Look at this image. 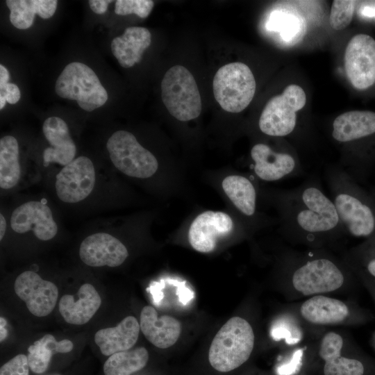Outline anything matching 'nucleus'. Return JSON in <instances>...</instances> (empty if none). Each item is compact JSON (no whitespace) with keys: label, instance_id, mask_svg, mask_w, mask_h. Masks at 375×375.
<instances>
[{"label":"nucleus","instance_id":"nucleus-6","mask_svg":"<svg viewBox=\"0 0 375 375\" xmlns=\"http://www.w3.org/2000/svg\"><path fill=\"white\" fill-rule=\"evenodd\" d=\"M306 102L305 92L300 86H287L281 94L272 97L265 106L259 119L260 131L270 136L290 134L296 125V112Z\"/></svg>","mask_w":375,"mask_h":375},{"label":"nucleus","instance_id":"nucleus-2","mask_svg":"<svg viewBox=\"0 0 375 375\" xmlns=\"http://www.w3.org/2000/svg\"><path fill=\"white\" fill-rule=\"evenodd\" d=\"M55 92L62 99L76 101L87 112L101 107L108 99L94 70L80 62H70L64 67L56 81Z\"/></svg>","mask_w":375,"mask_h":375},{"label":"nucleus","instance_id":"nucleus-22","mask_svg":"<svg viewBox=\"0 0 375 375\" xmlns=\"http://www.w3.org/2000/svg\"><path fill=\"white\" fill-rule=\"evenodd\" d=\"M251 156L255 162L254 172L263 181H277L290 174L294 169L295 161L288 153L274 151L265 144L254 145Z\"/></svg>","mask_w":375,"mask_h":375},{"label":"nucleus","instance_id":"nucleus-7","mask_svg":"<svg viewBox=\"0 0 375 375\" xmlns=\"http://www.w3.org/2000/svg\"><path fill=\"white\" fill-rule=\"evenodd\" d=\"M344 67L355 88L365 90L372 86L375 83V40L366 34L354 35L345 49Z\"/></svg>","mask_w":375,"mask_h":375},{"label":"nucleus","instance_id":"nucleus-47","mask_svg":"<svg viewBox=\"0 0 375 375\" xmlns=\"http://www.w3.org/2000/svg\"><path fill=\"white\" fill-rule=\"evenodd\" d=\"M374 344H375V335H374Z\"/></svg>","mask_w":375,"mask_h":375},{"label":"nucleus","instance_id":"nucleus-37","mask_svg":"<svg viewBox=\"0 0 375 375\" xmlns=\"http://www.w3.org/2000/svg\"><path fill=\"white\" fill-rule=\"evenodd\" d=\"M0 95L4 96L8 103L15 104L20 99L21 92L16 84L8 83L3 89L0 90Z\"/></svg>","mask_w":375,"mask_h":375},{"label":"nucleus","instance_id":"nucleus-46","mask_svg":"<svg viewBox=\"0 0 375 375\" xmlns=\"http://www.w3.org/2000/svg\"><path fill=\"white\" fill-rule=\"evenodd\" d=\"M372 288H374V292L375 293V285H374V287H372Z\"/></svg>","mask_w":375,"mask_h":375},{"label":"nucleus","instance_id":"nucleus-15","mask_svg":"<svg viewBox=\"0 0 375 375\" xmlns=\"http://www.w3.org/2000/svg\"><path fill=\"white\" fill-rule=\"evenodd\" d=\"M334 204L340 219L355 237H367L375 230V217L372 209L356 197L347 192L338 194Z\"/></svg>","mask_w":375,"mask_h":375},{"label":"nucleus","instance_id":"nucleus-42","mask_svg":"<svg viewBox=\"0 0 375 375\" xmlns=\"http://www.w3.org/2000/svg\"><path fill=\"white\" fill-rule=\"evenodd\" d=\"M0 329H1V333H0V341L3 342L8 335V331L6 328V325L7 324L6 320L3 317H0Z\"/></svg>","mask_w":375,"mask_h":375},{"label":"nucleus","instance_id":"nucleus-4","mask_svg":"<svg viewBox=\"0 0 375 375\" xmlns=\"http://www.w3.org/2000/svg\"><path fill=\"white\" fill-rule=\"evenodd\" d=\"M215 99L224 110L238 113L252 101L256 81L250 68L242 62L223 65L215 73L212 82Z\"/></svg>","mask_w":375,"mask_h":375},{"label":"nucleus","instance_id":"nucleus-44","mask_svg":"<svg viewBox=\"0 0 375 375\" xmlns=\"http://www.w3.org/2000/svg\"><path fill=\"white\" fill-rule=\"evenodd\" d=\"M7 101L4 96L0 95V110H2L6 106Z\"/></svg>","mask_w":375,"mask_h":375},{"label":"nucleus","instance_id":"nucleus-39","mask_svg":"<svg viewBox=\"0 0 375 375\" xmlns=\"http://www.w3.org/2000/svg\"><path fill=\"white\" fill-rule=\"evenodd\" d=\"M359 13L365 17L375 18V1L362 2Z\"/></svg>","mask_w":375,"mask_h":375},{"label":"nucleus","instance_id":"nucleus-31","mask_svg":"<svg viewBox=\"0 0 375 375\" xmlns=\"http://www.w3.org/2000/svg\"><path fill=\"white\" fill-rule=\"evenodd\" d=\"M27 356L31 370L35 374L45 372L49 365L53 352L38 340L29 346Z\"/></svg>","mask_w":375,"mask_h":375},{"label":"nucleus","instance_id":"nucleus-1","mask_svg":"<svg viewBox=\"0 0 375 375\" xmlns=\"http://www.w3.org/2000/svg\"><path fill=\"white\" fill-rule=\"evenodd\" d=\"M254 333L250 324L240 317L229 319L213 338L208 351L211 366L218 372L232 371L250 357Z\"/></svg>","mask_w":375,"mask_h":375},{"label":"nucleus","instance_id":"nucleus-29","mask_svg":"<svg viewBox=\"0 0 375 375\" xmlns=\"http://www.w3.org/2000/svg\"><path fill=\"white\" fill-rule=\"evenodd\" d=\"M267 28L279 31L283 40L290 44L297 42L304 30L302 19L292 13L281 11H275L270 15Z\"/></svg>","mask_w":375,"mask_h":375},{"label":"nucleus","instance_id":"nucleus-36","mask_svg":"<svg viewBox=\"0 0 375 375\" xmlns=\"http://www.w3.org/2000/svg\"><path fill=\"white\" fill-rule=\"evenodd\" d=\"M303 349L296 350L289 362L277 367L278 375H294L301 369L302 365Z\"/></svg>","mask_w":375,"mask_h":375},{"label":"nucleus","instance_id":"nucleus-20","mask_svg":"<svg viewBox=\"0 0 375 375\" xmlns=\"http://www.w3.org/2000/svg\"><path fill=\"white\" fill-rule=\"evenodd\" d=\"M151 42L150 31L141 26L126 28L123 34L111 42V51L119 64L129 68L140 62L142 56Z\"/></svg>","mask_w":375,"mask_h":375},{"label":"nucleus","instance_id":"nucleus-16","mask_svg":"<svg viewBox=\"0 0 375 375\" xmlns=\"http://www.w3.org/2000/svg\"><path fill=\"white\" fill-rule=\"evenodd\" d=\"M42 132L51 147L43 151V164L48 166L50 162L66 165L76 156V147L72 140L67 123L60 117H50L42 125Z\"/></svg>","mask_w":375,"mask_h":375},{"label":"nucleus","instance_id":"nucleus-23","mask_svg":"<svg viewBox=\"0 0 375 375\" xmlns=\"http://www.w3.org/2000/svg\"><path fill=\"white\" fill-rule=\"evenodd\" d=\"M375 133V112L353 110L340 115L333 124V138L342 142H350Z\"/></svg>","mask_w":375,"mask_h":375},{"label":"nucleus","instance_id":"nucleus-40","mask_svg":"<svg viewBox=\"0 0 375 375\" xmlns=\"http://www.w3.org/2000/svg\"><path fill=\"white\" fill-rule=\"evenodd\" d=\"M8 70L2 64L0 65V90L3 89L9 82Z\"/></svg>","mask_w":375,"mask_h":375},{"label":"nucleus","instance_id":"nucleus-5","mask_svg":"<svg viewBox=\"0 0 375 375\" xmlns=\"http://www.w3.org/2000/svg\"><path fill=\"white\" fill-rule=\"evenodd\" d=\"M106 147L115 167L127 176L146 178L158 169L156 157L127 131H115L108 138Z\"/></svg>","mask_w":375,"mask_h":375},{"label":"nucleus","instance_id":"nucleus-28","mask_svg":"<svg viewBox=\"0 0 375 375\" xmlns=\"http://www.w3.org/2000/svg\"><path fill=\"white\" fill-rule=\"evenodd\" d=\"M149 360V353L142 347L115 353L103 365L104 375H131L143 369Z\"/></svg>","mask_w":375,"mask_h":375},{"label":"nucleus","instance_id":"nucleus-17","mask_svg":"<svg viewBox=\"0 0 375 375\" xmlns=\"http://www.w3.org/2000/svg\"><path fill=\"white\" fill-rule=\"evenodd\" d=\"M342 347L339 334L329 332L323 337L319 353L325 361L324 375H366L367 367L362 360L341 356Z\"/></svg>","mask_w":375,"mask_h":375},{"label":"nucleus","instance_id":"nucleus-41","mask_svg":"<svg viewBox=\"0 0 375 375\" xmlns=\"http://www.w3.org/2000/svg\"><path fill=\"white\" fill-rule=\"evenodd\" d=\"M366 269L369 274L375 279V257L371 258L366 263Z\"/></svg>","mask_w":375,"mask_h":375},{"label":"nucleus","instance_id":"nucleus-8","mask_svg":"<svg viewBox=\"0 0 375 375\" xmlns=\"http://www.w3.org/2000/svg\"><path fill=\"white\" fill-rule=\"evenodd\" d=\"M95 179V170L91 160L86 156H79L64 166L57 174L56 194L63 202H79L92 192Z\"/></svg>","mask_w":375,"mask_h":375},{"label":"nucleus","instance_id":"nucleus-34","mask_svg":"<svg viewBox=\"0 0 375 375\" xmlns=\"http://www.w3.org/2000/svg\"><path fill=\"white\" fill-rule=\"evenodd\" d=\"M28 358L18 354L4 363L0 369V375H29Z\"/></svg>","mask_w":375,"mask_h":375},{"label":"nucleus","instance_id":"nucleus-3","mask_svg":"<svg viewBox=\"0 0 375 375\" xmlns=\"http://www.w3.org/2000/svg\"><path fill=\"white\" fill-rule=\"evenodd\" d=\"M161 97L170 115L179 121H190L201 114L202 103L197 84L183 66L174 65L165 74Z\"/></svg>","mask_w":375,"mask_h":375},{"label":"nucleus","instance_id":"nucleus-32","mask_svg":"<svg viewBox=\"0 0 375 375\" xmlns=\"http://www.w3.org/2000/svg\"><path fill=\"white\" fill-rule=\"evenodd\" d=\"M154 3L151 0H117L115 2V12L118 15L135 14L146 18L151 13Z\"/></svg>","mask_w":375,"mask_h":375},{"label":"nucleus","instance_id":"nucleus-10","mask_svg":"<svg viewBox=\"0 0 375 375\" xmlns=\"http://www.w3.org/2000/svg\"><path fill=\"white\" fill-rule=\"evenodd\" d=\"M304 206L297 215V222L304 231L321 233L334 228L340 219L333 202L318 188L310 187L302 193Z\"/></svg>","mask_w":375,"mask_h":375},{"label":"nucleus","instance_id":"nucleus-14","mask_svg":"<svg viewBox=\"0 0 375 375\" xmlns=\"http://www.w3.org/2000/svg\"><path fill=\"white\" fill-rule=\"evenodd\" d=\"M79 256L87 265L115 267L125 261L128 252L117 238L106 233H97L83 240Z\"/></svg>","mask_w":375,"mask_h":375},{"label":"nucleus","instance_id":"nucleus-43","mask_svg":"<svg viewBox=\"0 0 375 375\" xmlns=\"http://www.w3.org/2000/svg\"><path fill=\"white\" fill-rule=\"evenodd\" d=\"M6 230V221L2 214L0 215V240H1Z\"/></svg>","mask_w":375,"mask_h":375},{"label":"nucleus","instance_id":"nucleus-24","mask_svg":"<svg viewBox=\"0 0 375 375\" xmlns=\"http://www.w3.org/2000/svg\"><path fill=\"white\" fill-rule=\"evenodd\" d=\"M300 312L312 324H331L345 320L349 315V309L338 299L316 295L302 303Z\"/></svg>","mask_w":375,"mask_h":375},{"label":"nucleus","instance_id":"nucleus-33","mask_svg":"<svg viewBox=\"0 0 375 375\" xmlns=\"http://www.w3.org/2000/svg\"><path fill=\"white\" fill-rule=\"evenodd\" d=\"M271 335L275 340L284 339L288 344H297L301 339L300 328L288 318L278 321L272 327Z\"/></svg>","mask_w":375,"mask_h":375},{"label":"nucleus","instance_id":"nucleus-26","mask_svg":"<svg viewBox=\"0 0 375 375\" xmlns=\"http://www.w3.org/2000/svg\"><path fill=\"white\" fill-rule=\"evenodd\" d=\"M225 194L243 214L251 216L256 210V194L251 182L247 178L232 175L226 177L222 183Z\"/></svg>","mask_w":375,"mask_h":375},{"label":"nucleus","instance_id":"nucleus-38","mask_svg":"<svg viewBox=\"0 0 375 375\" xmlns=\"http://www.w3.org/2000/svg\"><path fill=\"white\" fill-rule=\"evenodd\" d=\"M113 1L90 0L88 1L91 10L96 14L102 15L108 10V5Z\"/></svg>","mask_w":375,"mask_h":375},{"label":"nucleus","instance_id":"nucleus-25","mask_svg":"<svg viewBox=\"0 0 375 375\" xmlns=\"http://www.w3.org/2000/svg\"><path fill=\"white\" fill-rule=\"evenodd\" d=\"M10 10L9 19L14 27L25 30L30 28L35 15L47 19L51 17L57 8L56 0H7Z\"/></svg>","mask_w":375,"mask_h":375},{"label":"nucleus","instance_id":"nucleus-30","mask_svg":"<svg viewBox=\"0 0 375 375\" xmlns=\"http://www.w3.org/2000/svg\"><path fill=\"white\" fill-rule=\"evenodd\" d=\"M355 4V1L335 0L333 1L329 22L333 29L340 31L349 25L353 16Z\"/></svg>","mask_w":375,"mask_h":375},{"label":"nucleus","instance_id":"nucleus-9","mask_svg":"<svg viewBox=\"0 0 375 375\" xmlns=\"http://www.w3.org/2000/svg\"><path fill=\"white\" fill-rule=\"evenodd\" d=\"M343 283L344 276L340 269L324 258L307 262L292 276L294 288L306 296L336 290Z\"/></svg>","mask_w":375,"mask_h":375},{"label":"nucleus","instance_id":"nucleus-11","mask_svg":"<svg viewBox=\"0 0 375 375\" xmlns=\"http://www.w3.org/2000/svg\"><path fill=\"white\" fill-rule=\"evenodd\" d=\"M15 292L23 300L28 310L35 316L49 315L56 304L58 290L56 285L42 279L33 271H25L16 278Z\"/></svg>","mask_w":375,"mask_h":375},{"label":"nucleus","instance_id":"nucleus-21","mask_svg":"<svg viewBox=\"0 0 375 375\" xmlns=\"http://www.w3.org/2000/svg\"><path fill=\"white\" fill-rule=\"evenodd\" d=\"M140 329L136 318L128 316L115 327L98 331L95 333L94 341L101 353L110 356L131 349L138 340Z\"/></svg>","mask_w":375,"mask_h":375},{"label":"nucleus","instance_id":"nucleus-35","mask_svg":"<svg viewBox=\"0 0 375 375\" xmlns=\"http://www.w3.org/2000/svg\"><path fill=\"white\" fill-rule=\"evenodd\" d=\"M40 340L53 354L69 353L74 347L72 341L65 339L58 342L51 334H46Z\"/></svg>","mask_w":375,"mask_h":375},{"label":"nucleus","instance_id":"nucleus-13","mask_svg":"<svg viewBox=\"0 0 375 375\" xmlns=\"http://www.w3.org/2000/svg\"><path fill=\"white\" fill-rule=\"evenodd\" d=\"M10 226L18 233L32 230L36 238L44 241L52 239L58 232V226L49 207L36 201L24 203L15 209Z\"/></svg>","mask_w":375,"mask_h":375},{"label":"nucleus","instance_id":"nucleus-19","mask_svg":"<svg viewBox=\"0 0 375 375\" xmlns=\"http://www.w3.org/2000/svg\"><path fill=\"white\" fill-rule=\"evenodd\" d=\"M78 299L73 295L65 294L59 301V312L69 324L81 325L88 322L101 304V299L93 285H82Z\"/></svg>","mask_w":375,"mask_h":375},{"label":"nucleus","instance_id":"nucleus-18","mask_svg":"<svg viewBox=\"0 0 375 375\" xmlns=\"http://www.w3.org/2000/svg\"><path fill=\"white\" fill-rule=\"evenodd\" d=\"M140 326L145 338L160 349L174 345L181 333L179 321L168 315L158 317L156 310L151 306L142 309Z\"/></svg>","mask_w":375,"mask_h":375},{"label":"nucleus","instance_id":"nucleus-27","mask_svg":"<svg viewBox=\"0 0 375 375\" xmlns=\"http://www.w3.org/2000/svg\"><path fill=\"white\" fill-rule=\"evenodd\" d=\"M19 144L12 135L0 140V186L3 189L15 187L20 178Z\"/></svg>","mask_w":375,"mask_h":375},{"label":"nucleus","instance_id":"nucleus-12","mask_svg":"<svg viewBox=\"0 0 375 375\" xmlns=\"http://www.w3.org/2000/svg\"><path fill=\"white\" fill-rule=\"evenodd\" d=\"M233 228L231 217L223 212L206 211L192 222L188 231V240L194 249L202 253L213 251L219 238Z\"/></svg>","mask_w":375,"mask_h":375},{"label":"nucleus","instance_id":"nucleus-45","mask_svg":"<svg viewBox=\"0 0 375 375\" xmlns=\"http://www.w3.org/2000/svg\"><path fill=\"white\" fill-rule=\"evenodd\" d=\"M49 375H61V374H49Z\"/></svg>","mask_w":375,"mask_h":375}]
</instances>
